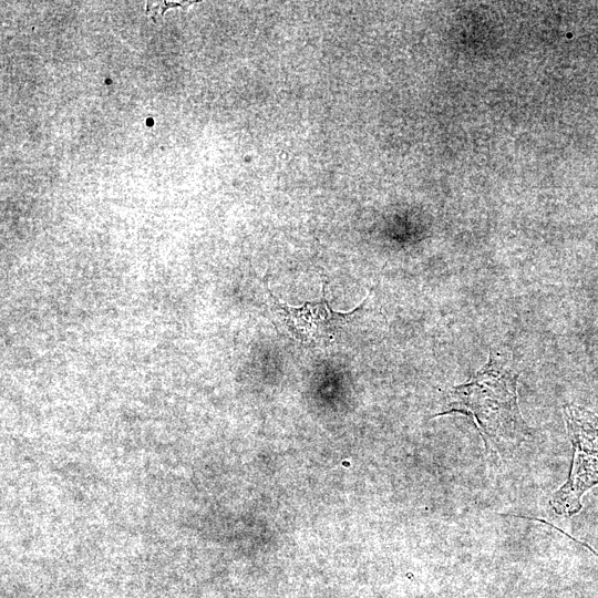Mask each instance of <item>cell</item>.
Returning <instances> with one entry per match:
<instances>
[{
    "mask_svg": "<svg viewBox=\"0 0 598 598\" xmlns=\"http://www.w3.org/2000/svg\"><path fill=\"white\" fill-rule=\"evenodd\" d=\"M598 484V452L574 447L569 477L549 499L553 511L560 516L576 515L582 507L581 496Z\"/></svg>",
    "mask_w": 598,
    "mask_h": 598,
    "instance_id": "cell-3",
    "label": "cell"
},
{
    "mask_svg": "<svg viewBox=\"0 0 598 598\" xmlns=\"http://www.w3.org/2000/svg\"><path fill=\"white\" fill-rule=\"evenodd\" d=\"M270 297L290 333L302 342L332 339L336 332L360 309L346 313L334 311L329 306L324 291L320 301L305 302L301 307L282 303L272 293Z\"/></svg>",
    "mask_w": 598,
    "mask_h": 598,
    "instance_id": "cell-2",
    "label": "cell"
},
{
    "mask_svg": "<svg viewBox=\"0 0 598 598\" xmlns=\"http://www.w3.org/2000/svg\"><path fill=\"white\" fill-rule=\"evenodd\" d=\"M518 375L507 353L492 351L487 363L470 381L451 391L446 410L441 414L471 415L486 450L499 456L508 455L530 435L517 404Z\"/></svg>",
    "mask_w": 598,
    "mask_h": 598,
    "instance_id": "cell-1",
    "label": "cell"
},
{
    "mask_svg": "<svg viewBox=\"0 0 598 598\" xmlns=\"http://www.w3.org/2000/svg\"><path fill=\"white\" fill-rule=\"evenodd\" d=\"M564 416L573 446L598 451V415L580 405L567 404Z\"/></svg>",
    "mask_w": 598,
    "mask_h": 598,
    "instance_id": "cell-4",
    "label": "cell"
}]
</instances>
